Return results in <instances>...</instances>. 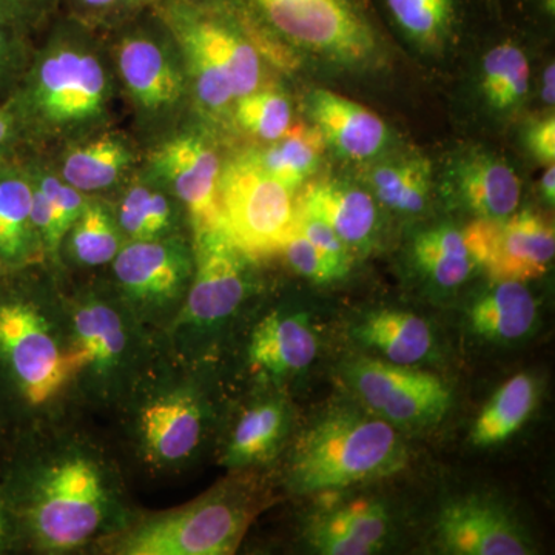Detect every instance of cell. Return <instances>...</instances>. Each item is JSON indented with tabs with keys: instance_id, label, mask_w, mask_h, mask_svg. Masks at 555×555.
I'll use <instances>...</instances> for the list:
<instances>
[{
	"instance_id": "cell-1",
	"label": "cell",
	"mask_w": 555,
	"mask_h": 555,
	"mask_svg": "<svg viewBox=\"0 0 555 555\" xmlns=\"http://www.w3.org/2000/svg\"><path fill=\"white\" fill-rule=\"evenodd\" d=\"M396 427L375 415L338 409L299 438L288 465V486L301 495L331 494L392 477L408 465Z\"/></svg>"
},
{
	"instance_id": "cell-2",
	"label": "cell",
	"mask_w": 555,
	"mask_h": 555,
	"mask_svg": "<svg viewBox=\"0 0 555 555\" xmlns=\"http://www.w3.org/2000/svg\"><path fill=\"white\" fill-rule=\"evenodd\" d=\"M65 20L61 38L47 47L27 82L7 105L17 127L79 129L104 116L108 76L89 47L78 42V22Z\"/></svg>"
},
{
	"instance_id": "cell-3",
	"label": "cell",
	"mask_w": 555,
	"mask_h": 555,
	"mask_svg": "<svg viewBox=\"0 0 555 555\" xmlns=\"http://www.w3.org/2000/svg\"><path fill=\"white\" fill-rule=\"evenodd\" d=\"M258 27L349 68L377 65L383 42L371 0H218Z\"/></svg>"
},
{
	"instance_id": "cell-4",
	"label": "cell",
	"mask_w": 555,
	"mask_h": 555,
	"mask_svg": "<svg viewBox=\"0 0 555 555\" xmlns=\"http://www.w3.org/2000/svg\"><path fill=\"white\" fill-rule=\"evenodd\" d=\"M255 516L254 502L229 489L163 516L150 518L120 539L127 555H228L238 550Z\"/></svg>"
},
{
	"instance_id": "cell-5",
	"label": "cell",
	"mask_w": 555,
	"mask_h": 555,
	"mask_svg": "<svg viewBox=\"0 0 555 555\" xmlns=\"http://www.w3.org/2000/svg\"><path fill=\"white\" fill-rule=\"evenodd\" d=\"M219 203L222 229L247 258L278 254L294 235V190L266 173L248 155L221 171Z\"/></svg>"
},
{
	"instance_id": "cell-6",
	"label": "cell",
	"mask_w": 555,
	"mask_h": 555,
	"mask_svg": "<svg viewBox=\"0 0 555 555\" xmlns=\"http://www.w3.org/2000/svg\"><path fill=\"white\" fill-rule=\"evenodd\" d=\"M107 494L98 467L73 456L50 467L36 489L30 528L43 550L68 551L83 545L98 529Z\"/></svg>"
},
{
	"instance_id": "cell-7",
	"label": "cell",
	"mask_w": 555,
	"mask_h": 555,
	"mask_svg": "<svg viewBox=\"0 0 555 555\" xmlns=\"http://www.w3.org/2000/svg\"><path fill=\"white\" fill-rule=\"evenodd\" d=\"M346 379L367 411L393 427L437 425L452 404L451 390L436 375L379 358L350 361Z\"/></svg>"
},
{
	"instance_id": "cell-8",
	"label": "cell",
	"mask_w": 555,
	"mask_h": 555,
	"mask_svg": "<svg viewBox=\"0 0 555 555\" xmlns=\"http://www.w3.org/2000/svg\"><path fill=\"white\" fill-rule=\"evenodd\" d=\"M0 358L31 404H43L75 375L68 352L31 302H0Z\"/></svg>"
},
{
	"instance_id": "cell-9",
	"label": "cell",
	"mask_w": 555,
	"mask_h": 555,
	"mask_svg": "<svg viewBox=\"0 0 555 555\" xmlns=\"http://www.w3.org/2000/svg\"><path fill=\"white\" fill-rule=\"evenodd\" d=\"M467 246L492 281L537 280L554 261L553 222L531 210L502 219L477 218L463 229Z\"/></svg>"
},
{
	"instance_id": "cell-10",
	"label": "cell",
	"mask_w": 555,
	"mask_h": 555,
	"mask_svg": "<svg viewBox=\"0 0 555 555\" xmlns=\"http://www.w3.org/2000/svg\"><path fill=\"white\" fill-rule=\"evenodd\" d=\"M247 257L224 229L195 238V269L179 323L211 327L229 320L248 292Z\"/></svg>"
},
{
	"instance_id": "cell-11",
	"label": "cell",
	"mask_w": 555,
	"mask_h": 555,
	"mask_svg": "<svg viewBox=\"0 0 555 555\" xmlns=\"http://www.w3.org/2000/svg\"><path fill=\"white\" fill-rule=\"evenodd\" d=\"M120 36L118 69L120 78L139 107L147 112L173 108L184 93V80L169 46L164 42L166 25L156 11L127 22Z\"/></svg>"
},
{
	"instance_id": "cell-12",
	"label": "cell",
	"mask_w": 555,
	"mask_h": 555,
	"mask_svg": "<svg viewBox=\"0 0 555 555\" xmlns=\"http://www.w3.org/2000/svg\"><path fill=\"white\" fill-rule=\"evenodd\" d=\"M195 255L181 240H133L120 247L113 270L130 301L142 309L169 308L185 294Z\"/></svg>"
},
{
	"instance_id": "cell-13",
	"label": "cell",
	"mask_w": 555,
	"mask_h": 555,
	"mask_svg": "<svg viewBox=\"0 0 555 555\" xmlns=\"http://www.w3.org/2000/svg\"><path fill=\"white\" fill-rule=\"evenodd\" d=\"M152 166L188 208L195 238L222 229L221 166L217 153L206 141L192 134L171 139L156 150Z\"/></svg>"
},
{
	"instance_id": "cell-14",
	"label": "cell",
	"mask_w": 555,
	"mask_h": 555,
	"mask_svg": "<svg viewBox=\"0 0 555 555\" xmlns=\"http://www.w3.org/2000/svg\"><path fill=\"white\" fill-rule=\"evenodd\" d=\"M437 540L455 555H528L534 553L521 526L502 506L480 496H466L443 507Z\"/></svg>"
},
{
	"instance_id": "cell-15",
	"label": "cell",
	"mask_w": 555,
	"mask_h": 555,
	"mask_svg": "<svg viewBox=\"0 0 555 555\" xmlns=\"http://www.w3.org/2000/svg\"><path fill=\"white\" fill-rule=\"evenodd\" d=\"M444 189L456 204L483 219L509 217L521 198L516 170L485 150H467L455 156L444 173Z\"/></svg>"
},
{
	"instance_id": "cell-16",
	"label": "cell",
	"mask_w": 555,
	"mask_h": 555,
	"mask_svg": "<svg viewBox=\"0 0 555 555\" xmlns=\"http://www.w3.org/2000/svg\"><path fill=\"white\" fill-rule=\"evenodd\" d=\"M389 513L377 500L358 496L318 509L306 526L310 547L323 555H369L386 546Z\"/></svg>"
},
{
	"instance_id": "cell-17",
	"label": "cell",
	"mask_w": 555,
	"mask_h": 555,
	"mask_svg": "<svg viewBox=\"0 0 555 555\" xmlns=\"http://www.w3.org/2000/svg\"><path fill=\"white\" fill-rule=\"evenodd\" d=\"M308 105L313 126L343 158L374 159L389 144L385 120L349 98L318 89L310 93Z\"/></svg>"
},
{
	"instance_id": "cell-18",
	"label": "cell",
	"mask_w": 555,
	"mask_h": 555,
	"mask_svg": "<svg viewBox=\"0 0 555 555\" xmlns=\"http://www.w3.org/2000/svg\"><path fill=\"white\" fill-rule=\"evenodd\" d=\"M297 207L323 219L350 251L363 250L377 236L379 214L374 196L349 182L327 178L309 182L297 199Z\"/></svg>"
},
{
	"instance_id": "cell-19",
	"label": "cell",
	"mask_w": 555,
	"mask_h": 555,
	"mask_svg": "<svg viewBox=\"0 0 555 555\" xmlns=\"http://www.w3.org/2000/svg\"><path fill=\"white\" fill-rule=\"evenodd\" d=\"M204 412L198 398L179 390L153 400L142 411V447L152 462L167 465L189 459L203 436Z\"/></svg>"
},
{
	"instance_id": "cell-20",
	"label": "cell",
	"mask_w": 555,
	"mask_h": 555,
	"mask_svg": "<svg viewBox=\"0 0 555 555\" xmlns=\"http://www.w3.org/2000/svg\"><path fill=\"white\" fill-rule=\"evenodd\" d=\"M318 353V338L308 313L273 312L262 318L248 343V361L272 377H291L308 369Z\"/></svg>"
},
{
	"instance_id": "cell-21",
	"label": "cell",
	"mask_w": 555,
	"mask_h": 555,
	"mask_svg": "<svg viewBox=\"0 0 555 555\" xmlns=\"http://www.w3.org/2000/svg\"><path fill=\"white\" fill-rule=\"evenodd\" d=\"M30 171L0 158V264L30 262L40 244L31 221Z\"/></svg>"
},
{
	"instance_id": "cell-22",
	"label": "cell",
	"mask_w": 555,
	"mask_h": 555,
	"mask_svg": "<svg viewBox=\"0 0 555 555\" xmlns=\"http://www.w3.org/2000/svg\"><path fill=\"white\" fill-rule=\"evenodd\" d=\"M535 298L520 281H494L469 309V324L478 337L513 343L528 337L535 326Z\"/></svg>"
},
{
	"instance_id": "cell-23",
	"label": "cell",
	"mask_w": 555,
	"mask_h": 555,
	"mask_svg": "<svg viewBox=\"0 0 555 555\" xmlns=\"http://www.w3.org/2000/svg\"><path fill=\"white\" fill-rule=\"evenodd\" d=\"M361 345L382 353L389 363L412 366L433 353L434 335L427 321L403 310H375L357 324Z\"/></svg>"
},
{
	"instance_id": "cell-24",
	"label": "cell",
	"mask_w": 555,
	"mask_h": 555,
	"mask_svg": "<svg viewBox=\"0 0 555 555\" xmlns=\"http://www.w3.org/2000/svg\"><path fill=\"white\" fill-rule=\"evenodd\" d=\"M72 331L68 356L75 374L87 367L107 371L126 353L129 337L122 318L104 302L80 306L73 313Z\"/></svg>"
},
{
	"instance_id": "cell-25",
	"label": "cell",
	"mask_w": 555,
	"mask_h": 555,
	"mask_svg": "<svg viewBox=\"0 0 555 555\" xmlns=\"http://www.w3.org/2000/svg\"><path fill=\"white\" fill-rule=\"evenodd\" d=\"M539 393L537 379L531 375L518 374L507 379L474 422L470 430L474 447H496L516 436L534 412Z\"/></svg>"
},
{
	"instance_id": "cell-26",
	"label": "cell",
	"mask_w": 555,
	"mask_h": 555,
	"mask_svg": "<svg viewBox=\"0 0 555 555\" xmlns=\"http://www.w3.org/2000/svg\"><path fill=\"white\" fill-rule=\"evenodd\" d=\"M326 141L315 126L291 127L287 133L272 142L268 149L247 153L248 158L281 184L297 192L323 159Z\"/></svg>"
},
{
	"instance_id": "cell-27",
	"label": "cell",
	"mask_w": 555,
	"mask_h": 555,
	"mask_svg": "<svg viewBox=\"0 0 555 555\" xmlns=\"http://www.w3.org/2000/svg\"><path fill=\"white\" fill-rule=\"evenodd\" d=\"M412 255L420 272L441 288L460 287L480 269L467 246L465 232L452 225L418 233Z\"/></svg>"
},
{
	"instance_id": "cell-28",
	"label": "cell",
	"mask_w": 555,
	"mask_h": 555,
	"mask_svg": "<svg viewBox=\"0 0 555 555\" xmlns=\"http://www.w3.org/2000/svg\"><path fill=\"white\" fill-rule=\"evenodd\" d=\"M372 196L400 215H418L429 203L433 169L422 156H403L372 167L367 173Z\"/></svg>"
},
{
	"instance_id": "cell-29",
	"label": "cell",
	"mask_w": 555,
	"mask_h": 555,
	"mask_svg": "<svg viewBox=\"0 0 555 555\" xmlns=\"http://www.w3.org/2000/svg\"><path fill=\"white\" fill-rule=\"evenodd\" d=\"M288 416L287 408L278 400L248 409L233 430L224 465L246 467L269 460L286 437Z\"/></svg>"
},
{
	"instance_id": "cell-30",
	"label": "cell",
	"mask_w": 555,
	"mask_h": 555,
	"mask_svg": "<svg viewBox=\"0 0 555 555\" xmlns=\"http://www.w3.org/2000/svg\"><path fill=\"white\" fill-rule=\"evenodd\" d=\"M398 30L425 50L447 46L462 17V0H382Z\"/></svg>"
},
{
	"instance_id": "cell-31",
	"label": "cell",
	"mask_w": 555,
	"mask_h": 555,
	"mask_svg": "<svg viewBox=\"0 0 555 555\" xmlns=\"http://www.w3.org/2000/svg\"><path fill=\"white\" fill-rule=\"evenodd\" d=\"M529 79L528 57L516 43H499L481 61V93L495 112H513L520 107L529 93Z\"/></svg>"
},
{
	"instance_id": "cell-32",
	"label": "cell",
	"mask_w": 555,
	"mask_h": 555,
	"mask_svg": "<svg viewBox=\"0 0 555 555\" xmlns=\"http://www.w3.org/2000/svg\"><path fill=\"white\" fill-rule=\"evenodd\" d=\"M131 163L129 147L116 138H101L73 150L62 166V181L79 192H100L115 184Z\"/></svg>"
},
{
	"instance_id": "cell-33",
	"label": "cell",
	"mask_w": 555,
	"mask_h": 555,
	"mask_svg": "<svg viewBox=\"0 0 555 555\" xmlns=\"http://www.w3.org/2000/svg\"><path fill=\"white\" fill-rule=\"evenodd\" d=\"M69 247L82 264L104 266L120 250L118 225L100 204H87L69 229Z\"/></svg>"
},
{
	"instance_id": "cell-34",
	"label": "cell",
	"mask_w": 555,
	"mask_h": 555,
	"mask_svg": "<svg viewBox=\"0 0 555 555\" xmlns=\"http://www.w3.org/2000/svg\"><path fill=\"white\" fill-rule=\"evenodd\" d=\"M166 27L170 31L171 38L177 40L181 50L185 51L193 82H195L196 94H198L203 107L211 113L225 112L233 104V101H236L228 76L190 33L169 24H166Z\"/></svg>"
},
{
	"instance_id": "cell-35",
	"label": "cell",
	"mask_w": 555,
	"mask_h": 555,
	"mask_svg": "<svg viewBox=\"0 0 555 555\" xmlns=\"http://www.w3.org/2000/svg\"><path fill=\"white\" fill-rule=\"evenodd\" d=\"M118 225L131 240L163 238L173 225V208L163 193L134 185L120 201Z\"/></svg>"
},
{
	"instance_id": "cell-36",
	"label": "cell",
	"mask_w": 555,
	"mask_h": 555,
	"mask_svg": "<svg viewBox=\"0 0 555 555\" xmlns=\"http://www.w3.org/2000/svg\"><path fill=\"white\" fill-rule=\"evenodd\" d=\"M235 118L247 133L273 142L292 127L291 102L275 91H254L236 100Z\"/></svg>"
},
{
	"instance_id": "cell-37",
	"label": "cell",
	"mask_w": 555,
	"mask_h": 555,
	"mask_svg": "<svg viewBox=\"0 0 555 555\" xmlns=\"http://www.w3.org/2000/svg\"><path fill=\"white\" fill-rule=\"evenodd\" d=\"M163 0H62L61 10L68 20L86 28L91 25L127 24L142 14L155 11Z\"/></svg>"
},
{
	"instance_id": "cell-38",
	"label": "cell",
	"mask_w": 555,
	"mask_h": 555,
	"mask_svg": "<svg viewBox=\"0 0 555 555\" xmlns=\"http://www.w3.org/2000/svg\"><path fill=\"white\" fill-rule=\"evenodd\" d=\"M281 254H284L288 264L298 275L308 278L312 283H334V281L341 280L349 273V266L326 257L323 251L312 246L305 236L299 235L297 230L284 244Z\"/></svg>"
},
{
	"instance_id": "cell-39",
	"label": "cell",
	"mask_w": 555,
	"mask_h": 555,
	"mask_svg": "<svg viewBox=\"0 0 555 555\" xmlns=\"http://www.w3.org/2000/svg\"><path fill=\"white\" fill-rule=\"evenodd\" d=\"M295 230L299 235L305 236L312 246L323 251L326 257L334 261L341 262L345 266H352V251L343 243L341 238L335 233L331 225L326 224L323 219L306 214L297 207V221H295Z\"/></svg>"
},
{
	"instance_id": "cell-40",
	"label": "cell",
	"mask_w": 555,
	"mask_h": 555,
	"mask_svg": "<svg viewBox=\"0 0 555 555\" xmlns=\"http://www.w3.org/2000/svg\"><path fill=\"white\" fill-rule=\"evenodd\" d=\"M25 33L0 7V93L10 86L20 68L22 39Z\"/></svg>"
},
{
	"instance_id": "cell-41",
	"label": "cell",
	"mask_w": 555,
	"mask_h": 555,
	"mask_svg": "<svg viewBox=\"0 0 555 555\" xmlns=\"http://www.w3.org/2000/svg\"><path fill=\"white\" fill-rule=\"evenodd\" d=\"M10 20L28 33L49 22L61 10L62 0H0Z\"/></svg>"
},
{
	"instance_id": "cell-42",
	"label": "cell",
	"mask_w": 555,
	"mask_h": 555,
	"mask_svg": "<svg viewBox=\"0 0 555 555\" xmlns=\"http://www.w3.org/2000/svg\"><path fill=\"white\" fill-rule=\"evenodd\" d=\"M526 147L537 160L543 164H554L555 160V118L537 120L526 131Z\"/></svg>"
},
{
	"instance_id": "cell-43",
	"label": "cell",
	"mask_w": 555,
	"mask_h": 555,
	"mask_svg": "<svg viewBox=\"0 0 555 555\" xmlns=\"http://www.w3.org/2000/svg\"><path fill=\"white\" fill-rule=\"evenodd\" d=\"M20 127L16 119L7 107H0V158H5L7 152L16 141Z\"/></svg>"
},
{
	"instance_id": "cell-44",
	"label": "cell",
	"mask_w": 555,
	"mask_h": 555,
	"mask_svg": "<svg viewBox=\"0 0 555 555\" xmlns=\"http://www.w3.org/2000/svg\"><path fill=\"white\" fill-rule=\"evenodd\" d=\"M540 192L547 204L554 206L555 203V166L547 164L545 173H543L542 181H540Z\"/></svg>"
},
{
	"instance_id": "cell-45",
	"label": "cell",
	"mask_w": 555,
	"mask_h": 555,
	"mask_svg": "<svg viewBox=\"0 0 555 555\" xmlns=\"http://www.w3.org/2000/svg\"><path fill=\"white\" fill-rule=\"evenodd\" d=\"M542 98L546 105L553 107L555 101V67L553 62L547 64L542 79Z\"/></svg>"
},
{
	"instance_id": "cell-46",
	"label": "cell",
	"mask_w": 555,
	"mask_h": 555,
	"mask_svg": "<svg viewBox=\"0 0 555 555\" xmlns=\"http://www.w3.org/2000/svg\"><path fill=\"white\" fill-rule=\"evenodd\" d=\"M3 524H2V511H0V540H2Z\"/></svg>"
}]
</instances>
